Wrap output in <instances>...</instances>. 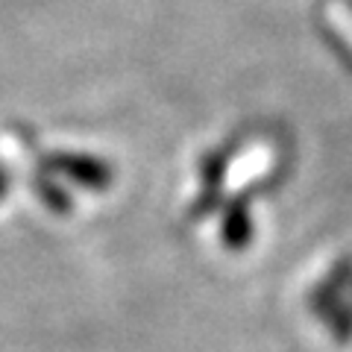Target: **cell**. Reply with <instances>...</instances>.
Returning a JSON list of instances; mask_svg holds the SVG:
<instances>
[{"instance_id":"cell-1","label":"cell","mask_w":352,"mask_h":352,"mask_svg":"<svg viewBox=\"0 0 352 352\" xmlns=\"http://www.w3.org/2000/svg\"><path fill=\"white\" fill-rule=\"evenodd\" d=\"M47 168L68 176L71 182H76L85 191H106L115 179L112 168H109L103 159L80 156V153H53L47 159Z\"/></svg>"},{"instance_id":"cell-2","label":"cell","mask_w":352,"mask_h":352,"mask_svg":"<svg viewBox=\"0 0 352 352\" xmlns=\"http://www.w3.org/2000/svg\"><path fill=\"white\" fill-rule=\"evenodd\" d=\"M250 235H252V223L244 203H232L223 217V244L229 250H241L250 244Z\"/></svg>"},{"instance_id":"cell-3","label":"cell","mask_w":352,"mask_h":352,"mask_svg":"<svg viewBox=\"0 0 352 352\" xmlns=\"http://www.w3.org/2000/svg\"><path fill=\"white\" fill-rule=\"evenodd\" d=\"M38 194H41L44 203H50L53 208H59V212H65V208H68V197L59 194L53 182H44V179H41V182H38Z\"/></svg>"},{"instance_id":"cell-4","label":"cell","mask_w":352,"mask_h":352,"mask_svg":"<svg viewBox=\"0 0 352 352\" xmlns=\"http://www.w3.org/2000/svg\"><path fill=\"white\" fill-rule=\"evenodd\" d=\"M3 194H6V176L0 173V197H3Z\"/></svg>"}]
</instances>
